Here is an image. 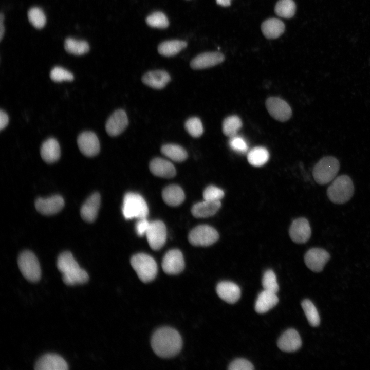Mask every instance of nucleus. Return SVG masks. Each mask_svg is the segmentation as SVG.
I'll use <instances>...</instances> for the list:
<instances>
[{
	"instance_id": "obj_21",
	"label": "nucleus",
	"mask_w": 370,
	"mask_h": 370,
	"mask_svg": "<svg viewBox=\"0 0 370 370\" xmlns=\"http://www.w3.org/2000/svg\"><path fill=\"white\" fill-rule=\"evenodd\" d=\"M101 202L99 193L91 195L82 206L80 209L81 217L86 221L91 223L97 218Z\"/></svg>"
},
{
	"instance_id": "obj_36",
	"label": "nucleus",
	"mask_w": 370,
	"mask_h": 370,
	"mask_svg": "<svg viewBox=\"0 0 370 370\" xmlns=\"http://www.w3.org/2000/svg\"><path fill=\"white\" fill-rule=\"evenodd\" d=\"M184 128L187 132L193 137L198 138L203 133V127L200 119L196 117H193L186 120Z\"/></svg>"
},
{
	"instance_id": "obj_17",
	"label": "nucleus",
	"mask_w": 370,
	"mask_h": 370,
	"mask_svg": "<svg viewBox=\"0 0 370 370\" xmlns=\"http://www.w3.org/2000/svg\"><path fill=\"white\" fill-rule=\"evenodd\" d=\"M224 54L219 52H207L195 57L190 63V66L194 69H202L213 67L224 61Z\"/></svg>"
},
{
	"instance_id": "obj_28",
	"label": "nucleus",
	"mask_w": 370,
	"mask_h": 370,
	"mask_svg": "<svg viewBox=\"0 0 370 370\" xmlns=\"http://www.w3.org/2000/svg\"><path fill=\"white\" fill-rule=\"evenodd\" d=\"M261 30L267 38L274 39L278 38L285 31V25L279 19L269 18L262 23Z\"/></svg>"
},
{
	"instance_id": "obj_8",
	"label": "nucleus",
	"mask_w": 370,
	"mask_h": 370,
	"mask_svg": "<svg viewBox=\"0 0 370 370\" xmlns=\"http://www.w3.org/2000/svg\"><path fill=\"white\" fill-rule=\"evenodd\" d=\"M219 238L215 229L207 225H201L194 228L188 235L189 242L194 246H208L215 243Z\"/></svg>"
},
{
	"instance_id": "obj_13",
	"label": "nucleus",
	"mask_w": 370,
	"mask_h": 370,
	"mask_svg": "<svg viewBox=\"0 0 370 370\" xmlns=\"http://www.w3.org/2000/svg\"><path fill=\"white\" fill-rule=\"evenodd\" d=\"M291 240L297 244L306 243L310 238L311 229L308 220L304 217L293 221L289 230Z\"/></svg>"
},
{
	"instance_id": "obj_12",
	"label": "nucleus",
	"mask_w": 370,
	"mask_h": 370,
	"mask_svg": "<svg viewBox=\"0 0 370 370\" xmlns=\"http://www.w3.org/2000/svg\"><path fill=\"white\" fill-rule=\"evenodd\" d=\"M162 268L163 271L170 275L177 274L184 269V261L182 252L178 249H172L164 255Z\"/></svg>"
},
{
	"instance_id": "obj_6",
	"label": "nucleus",
	"mask_w": 370,
	"mask_h": 370,
	"mask_svg": "<svg viewBox=\"0 0 370 370\" xmlns=\"http://www.w3.org/2000/svg\"><path fill=\"white\" fill-rule=\"evenodd\" d=\"M122 213L126 219L146 217L149 214L147 205L139 194L128 192L124 197Z\"/></svg>"
},
{
	"instance_id": "obj_1",
	"label": "nucleus",
	"mask_w": 370,
	"mask_h": 370,
	"mask_svg": "<svg viewBox=\"0 0 370 370\" xmlns=\"http://www.w3.org/2000/svg\"><path fill=\"white\" fill-rule=\"evenodd\" d=\"M182 340L179 332L174 328L164 327L157 329L151 339V346L159 357L170 358L180 351Z\"/></svg>"
},
{
	"instance_id": "obj_20",
	"label": "nucleus",
	"mask_w": 370,
	"mask_h": 370,
	"mask_svg": "<svg viewBox=\"0 0 370 370\" xmlns=\"http://www.w3.org/2000/svg\"><path fill=\"white\" fill-rule=\"evenodd\" d=\"M216 291L220 299L230 304L236 302L241 294L239 286L230 281L219 282L216 286Z\"/></svg>"
},
{
	"instance_id": "obj_46",
	"label": "nucleus",
	"mask_w": 370,
	"mask_h": 370,
	"mask_svg": "<svg viewBox=\"0 0 370 370\" xmlns=\"http://www.w3.org/2000/svg\"><path fill=\"white\" fill-rule=\"evenodd\" d=\"M4 20V16L2 13H1L0 15V40L1 41L4 33V26H3V20Z\"/></svg>"
},
{
	"instance_id": "obj_42",
	"label": "nucleus",
	"mask_w": 370,
	"mask_h": 370,
	"mask_svg": "<svg viewBox=\"0 0 370 370\" xmlns=\"http://www.w3.org/2000/svg\"><path fill=\"white\" fill-rule=\"evenodd\" d=\"M229 145L234 151L244 154L248 150V145L246 140L241 136L235 135L230 138Z\"/></svg>"
},
{
	"instance_id": "obj_14",
	"label": "nucleus",
	"mask_w": 370,
	"mask_h": 370,
	"mask_svg": "<svg viewBox=\"0 0 370 370\" xmlns=\"http://www.w3.org/2000/svg\"><path fill=\"white\" fill-rule=\"evenodd\" d=\"M77 144L81 152L86 156L93 157L100 151V142L96 135L90 131L81 133L77 138Z\"/></svg>"
},
{
	"instance_id": "obj_5",
	"label": "nucleus",
	"mask_w": 370,
	"mask_h": 370,
	"mask_svg": "<svg viewBox=\"0 0 370 370\" xmlns=\"http://www.w3.org/2000/svg\"><path fill=\"white\" fill-rule=\"evenodd\" d=\"M131 264L136 272L139 279L144 283L153 281L157 273V265L150 255L139 253L133 255Z\"/></svg>"
},
{
	"instance_id": "obj_33",
	"label": "nucleus",
	"mask_w": 370,
	"mask_h": 370,
	"mask_svg": "<svg viewBox=\"0 0 370 370\" xmlns=\"http://www.w3.org/2000/svg\"><path fill=\"white\" fill-rule=\"evenodd\" d=\"M296 5L293 0H279L275 6V12L279 16L289 18L293 16Z\"/></svg>"
},
{
	"instance_id": "obj_37",
	"label": "nucleus",
	"mask_w": 370,
	"mask_h": 370,
	"mask_svg": "<svg viewBox=\"0 0 370 370\" xmlns=\"http://www.w3.org/2000/svg\"><path fill=\"white\" fill-rule=\"evenodd\" d=\"M146 22L150 26L158 28H165L169 24L167 17L161 12L152 13L146 17Z\"/></svg>"
},
{
	"instance_id": "obj_29",
	"label": "nucleus",
	"mask_w": 370,
	"mask_h": 370,
	"mask_svg": "<svg viewBox=\"0 0 370 370\" xmlns=\"http://www.w3.org/2000/svg\"><path fill=\"white\" fill-rule=\"evenodd\" d=\"M187 46V43L183 41L177 40L166 41L159 45L158 51L162 55L171 57L178 53Z\"/></svg>"
},
{
	"instance_id": "obj_4",
	"label": "nucleus",
	"mask_w": 370,
	"mask_h": 370,
	"mask_svg": "<svg viewBox=\"0 0 370 370\" xmlns=\"http://www.w3.org/2000/svg\"><path fill=\"white\" fill-rule=\"evenodd\" d=\"M340 169L338 160L331 156L321 158L314 165L312 175L316 182L324 185L333 180Z\"/></svg>"
},
{
	"instance_id": "obj_15",
	"label": "nucleus",
	"mask_w": 370,
	"mask_h": 370,
	"mask_svg": "<svg viewBox=\"0 0 370 370\" xmlns=\"http://www.w3.org/2000/svg\"><path fill=\"white\" fill-rule=\"evenodd\" d=\"M128 124V118L125 112L123 109H118L108 118L105 124V130L109 136H117L126 129Z\"/></svg>"
},
{
	"instance_id": "obj_22",
	"label": "nucleus",
	"mask_w": 370,
	"mask_h": 370,
	"mask_svg": "<svg viewBox=\"0 0 370 370\" xmlns=\"http://www.w3.org/2000/svg\"><path fill=\"white\" fill-rule=\"evenodd\" d=\"M151 173L156 176L170 178L175 176L176 171L174 165L162 158L153 159L149 165Z\"/></svg>"
},
{
	"instance_id": "obj_40",
	"label": "nucleus",
	"mask_w": 370,
	"mask_h": 370,
	"mask_svg": "<svg viewBox=\"0 0 370 370\" xmlns=\"http://www.w3.org/2000/svg\"><path fill=\"white\" fill-rule=\"evenodd\" d=\"M50 77L53 81L56 82L71 81L74 78L72 73L61 67H54L50 71Z\"/></svg>"
},
{
	"instance_id": "obj_43",
	"label": "nucleus",
	"mask_w": 370,
	"mask_h": 370,
	"mask_svg": "<svg viewBox=\"0 0 370 370\" xmlns=\"http://www.w3.org/2000/svg\"><path fill=\"white\" fill-rule=\"evenodd\" d=\"M253 365L248 360L238 358L233 360L229 365V370H253Z\"/></svg>"
},
{
	"instance_id": "obj_35",
	"label": "nucleus",
	"mask_w": 370,
	"mask_h": 370,
	"mask_svg": "<svg viewBox=\"0 0 370 370\" xmlns=\"http://www.w3.org/2000/svg\"><path fill=\"white\" fill-rule=\"evenodd\" d=\"M301 305L309 324L313 327L318 326L320 324V319L314 304L309 300L305 299L302 301Z\"/></svg>"
},
{
	"instance_id": "obj_39",
	"label": "nucleus",
	"mask_w": 370,
	"mask_h": 370,
	"mask_svg": "<svg viewBox=\"0 0 370 370\" xmlns=\"http://www.w3.org/2000/svg\"><path fill=\"white\" fill-rule=\"evenodd\" d=\"M262 286L264 290L274 293L279 291V285L274 272L270 269L266 270L262 278Z\"/></svg>"
},
{
	"instance_id": "obj_47",
	"label": "nucleus",
	"mask_w": 370,
	"mask_h": 370,
	"mask_svg": "<svg viewBox=\"0 0 370 370\" xmlns=\"http://www.w3.org/2000/svg\"><path fill=\"white\" fill-rule=\"evenodd\" d=\"M216 3L223 7H227L231 4V0H216Z\"/></svg>"
},
{
	"instance_id": "obj_7",
	"label": "nucleus",
	"mask_w": 370,
	"mask_h": 370,
	"mask_svg": "<svg viewBox=\"0 0 370 370\" xmlns=\"http://www.w3.org/2000/svg\"><path fill=\"white\" fill-rule=\"evenodd\" d=\"M18 266L24 278L32 282L38 281L41 276L39 262L35 254L30 251L22 252L18 257Z\"/></svg>"
},
{
	"instance_id": "obj_31",
	"label": "nucleus",
	"mask_w": 370,
	"mask_h": 370,
	"mask_svg": "<svg viewBox=\"0 0 370 370\" xmlns=\"http://www.w3.org/2000/svg\"><path fill=\"white\" fill-rule=\"evenodd\" d=\"M269 153L264 147L256 146L252 149L247 154L249 163L254 166H261L268 160Z\"/></svg>"
},
{
	"instance_id": "obj_24",
	"label": "nucleus",
	"mask_w": 370,
	"mask_h": 370,
	"mask_svg": "<svg viewBox=\"0 0 370 370\" xmlns=\"http://www.w3.org/2000/svg\"><path fill=\"white\" fill-rule=\"evenodd\" d=\"M220 207V201L204 200L195 203L191 209V212L196 218H207L215 215Z\"/></svg>"
},
{
	"instance_id": "obj_3",
	"label": "nucleus",
	"mask_w": 370,
	"mask_h": 370,
	"mask_svg": "<svg viewBox=\"0 0 370 370\" xmlns=\"http://www.w3.org/2000/svg\"><path fill=\"white\" fill-rule=\"evenodd\" d=\"M354 193L351 178L346 175L336 177L327 190L329 199L336 204H343L349 201Z\"/></svg>"
},
{
	"instance_id": "obj_19",
	"label": "nucleus",
	"mask_w": 370,
	"mask_h": 370,
	"mask_svg": "<svg viewBox=\"0 0 370 370\" xmlns=\"http://www.w3.org/2000/svg\"><path fill=\"white\" fill-rule=\"evenodd\" d=\"M302 345L301 337L297 330L290 328L286 330L279 338L278 346L282 351L293 352Z\"/></svg>"
},
{
	"instance_id": "obj_18",
	"label": "nucleus",
	"mask_w": 370,
	"mask_h": 370,
	"mask_svg": "<svg viewBox=\"0 0 370 370\" xmlns=\"http://www.w3.org/2000/svg\"><path fill=\"white\" fill-rule=\"evenodd\" d=\"M36 370H67L68 365L60 356L54 354H47L42 356L36 362Z\"/></svg>"
},
{
	"instance_id": "obj_9",
	"label": "nucleus",
	"mask_w": 370,
	"mask_h": 370,
	"mask_svg": "<svg viewBox=\"0 0 370 370\" xmlns=\"http://www.w3.org/2000/svg\"><path fill=\"white\" fill-rule=\"evenodd\" d=\"M266 108L274 119L285 122L288 120L292 115L290 106L285 100L279 97H271L266 101Z\"/></svg>"
},
{
	"instance_id": "obj_41",
	"label": "nucleus",
	"mask_w": 370,
	"mask_h": 370,
	"mask_svg": "<svg viewBox=\"0 0 370 370\" xmlns=\"http://www.w3.org/2000/svg\"><path fill=\"white\" fill-rule=\"evenodd\" d=\"M224 196V192L221 189L214 186H208L203 192L204 200L209 201H220Z\"/></svg>"
},
{
	"instance_id": "obj_25",
	"label": "nucleus",
	"mask_w": 370,
	"mask_h": 370,
	"mask_svg": "<svg viewBox=\"0 0 370 370\" xmlns=\"http://www.w3.org/2000/svg\"><path fill=\"white\" fill-rule=\"evenodd\" d=\"M41 157L47 163H52L59 160L60 157V147L58 142L53 138L45 141L40 150Z\"/></svg>"
},
{
	"instance_id": "obj_38",
	"label": "nucleus",
	"mask_w": 370,
	"mask_h": 370,
	"mask_svg": "<svg viewBox=\"0 0 370 370\" xmlns=\"http://www.w3.org/2000/svg\"><path fill=\"white\" fill-rule=\"evenodd\" d=\"M28 17L31 24L36 28H43L46 23V17L43 11L38 7L32 8L28 11Z\"/></svg>"
},
{
	"instance_id": "obj_2",
	"label": "nucleus",
	"mask_w": 370,
	"mask_h": 370,
	"mask_svg": "<svg viewBox=\"0 0 370 370\" xmlns=\"http://www.w3.org/2000/svg\"><path fill=\"white\" fill-rule=\"evenodd\" d=\"M58 269L62 274V280L67 285L82 284L89 279L87 272L81 268L71 252L61 253L57 262Z\"/></svg>"
},
{
	"instance_id": "obj_44",
	"label": "nucleus",
	"mask_w": 370,
	"mask_h": 370,
	"mask_svg": "<svg viewBox=\"0 0 370 370\" xmlns=\"http://www.w3.org/2000/svg\"><path fill=\"white\" fill-rule=\"evenodd\" d=\"M150 223L151 222L147 219L146 217L138 219L135 227L137 235L139 236L145 235Z\"/></svg>"
},
{
	"instance_id": "obj_23",
	"label": "nucleus",
	"mask_w": 370,
	"mask_h": 370,
	"mask_svg": "<svg viewBox=\"0 0 370 370\" xmlns=\"http://www.w3.org/2000/svg\"><path fill=\"white\" fill-rule=\"evenodd\" d=\"M142 81L144 84L151 88L161 89L171 81V77L165 71L156 70L145 73L142 77Z\"/></svg>"
},
{
	"instance_id": "obj_10",
	"label": "nucleus",
	"mask_w": 370,
	"mask_h": 370,
	"mask_svg": "<svg viewBox=\"0 0 370 370\" xmlns=\"http://www.w3.org/2000/svg\"><path fill=\"white\" fill-rule=\"evenodd\" d=\"M150 247L154 250L160 249L166 239V229L164 224L160 220L151 222L145 234Z\"/></svg>"
},
{
	"instance_id": "obj_26",
	"label": "nucleus",
	"mask_w": 370,
	"mask_h": 370,
	"mask_svg": "<svg viewBox=\"0 0 370 370\" xmlns=\"http://www.w3.org/2000/svg\"><path fill=\"white\" fill-rule=\"evenodd\" d=\"M279 302L276 293L264 290L261 291L256 299L255 310L258 313H264L274 307Z\"/></svg>"
},
{
	"instance_id": "obj_30",
	"label": "nucleus",
	"mask_w": 370,
	"mask_h": 370,
	"mask_svg": "<svg viewBox=\"0 0 370 370\" xmlns=\"http://www.w3.org/2000/svg\"><path fill=\"white\" fill-rule=\"evenodd\" d=\"M161 152L164 156L175 162H182L188 158L186 150L178 144H164L162 146Z\"/></svg>"
},
{
	"instance_id": "obj_16",
	"label": "nucleus",
	"mask_w": 370,
	"mask_h": 370,
	"mask_svg": "<svg viewBox=\"0 0 370 370\" xmlns=\"http://www.w3.org/2000/svg\"><path fill=\"white\" fill-rule=\"evenodd\" d=\"M64 206V200L59 195L46 198H39L35 202L36 210L45 215L55 214L60 211Z\"/></svg>"
},
{
	"instance_id": "obj_27",
	"label": "nucleus",
	"mask_w": 370,
	"mask_h": 370,
	"mask_svg": "<svg viewBox=\"0 0 370 370\" xmlns=\"http://www.w3.org/2000/svg\"><path fill=\"white\" fill-rule=\"evenodd\" d=\"M162 197L163 201L168 205L173 207L180 205L185 198L182 189L179 186L175 184L166 187L162 192Z\"/></svg>"
},
{
	"instance_id": "obj_32",
	"label": "nucleus",
	"mask_w": 370,
	"mask_h": 370,
	"mask_svg": "<svg viewBox=\"0 0 370 370\" xmlns=\"http://www.w3.org/2000/svg\"><path fill=\"white\" fill-rule=\"evenodd\" d=\"M242 126V122L240 118L236 115H232L224 120L222 130L225 136L230 138L236 135Z\"/></svg>"
},
{
	"instance_id": "obj_34",
	"label": "nucleus",
	"mask_w": 370,
	"mask_h": 370,
	"mask_svg": "<svg viewBox=\"0 0 370 370\" xmlns=\"http://www.w3.org/2000/svg\"><path fill=\"white\" fill-rule=\"evenodd\" d=\"M64 48L68 52L75 55H82L89 50L88 44L84 41H78L67 38L64 43Z\"/></svg>"
},
{
	"instance_id": "obj_11",
	"label": "nucleus",
	"mask_w": 370,
	"mask_h": 370,
	"mask_svg": "<svg viewBox=\"0 0 370 370\" xmlns=\"http://www.w3.org/2000/svg\"><path fill=\"white\" fill-rule=\"evenodd\" d=\"M330 258V254L326 250L320 248H312L305 253L304 262L309 269L318 272L323 270Z\"/></svg>"
},
{
	"instance_id": "obj_45",
	"label": "nucleus",
	"mask_w": 370,
	"mask_h": 370,
	"mask_svg": "<svg viewBox=\"0 0 370 370\" xmlns=\"http://www.w3.org/2000/svg\"><path fill=\"white\" fill-rule=\"evenodd\" d=\"M9 122L8 115L3 110L0 112V129L2 130L7 125Z\"/></svg>"
}]
</instances>
